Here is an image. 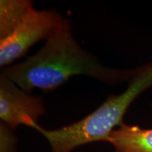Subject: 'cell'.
<instances>
[{
  "label": "cell",
  "mask_w": 152,
  "mask_h": 152,
  "mask_svg": "<svg viewBox=\"0 0 152 152\" xmlns=\"http://www.w3.org/2000/svg\"><path fill=\"white\" fill-rule=\"evenodd\" d=\"M136 70H118L102 65L79 46L69 20L63 18L37 53L24 61L4 68L1 75L30 92L34 89L54 90L77 75L113 85L130 80Z\"/></svg>",
  "instance_id": "1"
},
{
  "label": "cell",
  "mask_w": 152,
  "mask_h": 152,
  "mask_svg": "<svg viewBox=\"0 0 152 152\" xmlns=\"http://www.w3.org/2000/svg\"><path fill=\"white\" fill-rule=\"evenodd\" d=\"M152 86V62L140 67L121 94L110 96L96 110L69 125L55 130L38 126L36 130L50 144L52 152H70L93 142L106 141L123 119L129 106L141 93Z\"/></svg>",
  "instance_id": "2"
},
{
  "label": "cell",
  "mask_w": 152,
  "mask_h": 152,
  "mask_svg": "<svg viewBox=\"0 0 152 152\" xmlns=\"http://www.w3.org/2000/svg\"><path fill=\"white\" fill-rule=\"evenodd\" d=\"M62 19L55 11L33 9L11 35L0 40V66H10L36 42L46 39Z\"/></svg>",
  "instance_id": "3"
},
{
  "label": "cell",
  "mask_w": 152,
  "mask_h": 152,
  "mask_svg": "<svg viewBox=\"0 0 152 152\" xmlns=\"http://www.w3.org/2000/svg\"><path fill=\"white\" fill-rule=\"evenodd\" d=\"M42 99L23 90L4 75L0 77V118L11 129L25 125L36 129L45 113Z\"/></svg>",
  "instance_id": "4"
},
{
  "label": "cell",
  "mask_w": 152,
  "mask_h": 152,
  "mask_svg": "<svg viewBox=\"0 0 152 152\" xmlns=\"http://www.w3.org/2000/svg\"><path fill=\"white\" fill-rule=\"evenodd\" d=\"M115 152H152V129L123 123L106 139Z\"/></svg>",
  "instance_id": "5"
},
{
  "label": "cell",
  "mask_w": 152,
  "mask_h": 152,
  "mask_svg": "<svg viewBox=\"0 0 152 152\" xmlns=\"http://www.w3.org/2000/svg\"><path fill=\"white\" fill-rule=\"evenodd\" d=\"M33 9V2L30 0H1L0 40L11 35Z\"/></svg>",
  "instance_id": "6"
},
{
  "label": "cell",
  "mask_w": 152,
  "mask_h": 152,
  "mask_svg": "<svg viewBox=\"0 0 152 152\" xmlns=\"http://www.w3.org/2000/svg\"><path fill=\"white\" fill-rule=\"evenodd\" d=\"M8 125L1 121V152H13L14 149V137Z\"/></svg>",
  "instance_id": "7"
}]
</instances>
